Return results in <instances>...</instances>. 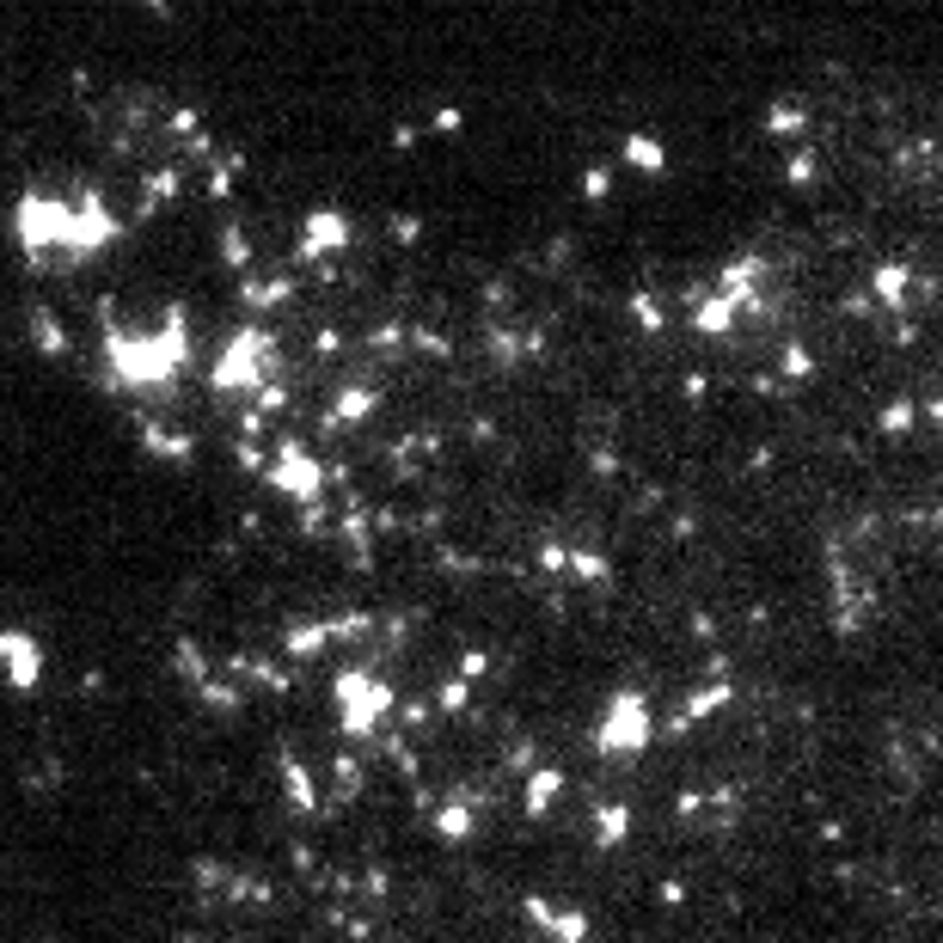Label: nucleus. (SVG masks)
Instances as JSON below:
<instances>
[{"instance_id":"obj_2","label":"nucleus","mask_w":943,"mask_h":943,"mask_svg":"<svg viewBox=\"0 0 943 943\" xmlns=\"http://www.w3.org/2000/svg\"><path fill=\"white\" fill-rule=\"evenodd\" d=\"M307 239H313V245H307V252H325V245H337V239H343V221H337V215H313V227H307Z\"/></svg>"},{"instance_id":"obj_1","label":"nucleus","mask_w":943,"mask_h":943,"mask_svg":"<svg viewBox=\"0 0 943 943\" xmlns=\"http://www.w3.org/2000/svg\"><path fill=\"white\" fill-rule=\"evenodd\" d=\"M625 160H637L643 172H662V166H668V160H662V147H656L650 135H631V141H625Z\"/></svg>"}]
</instances>
